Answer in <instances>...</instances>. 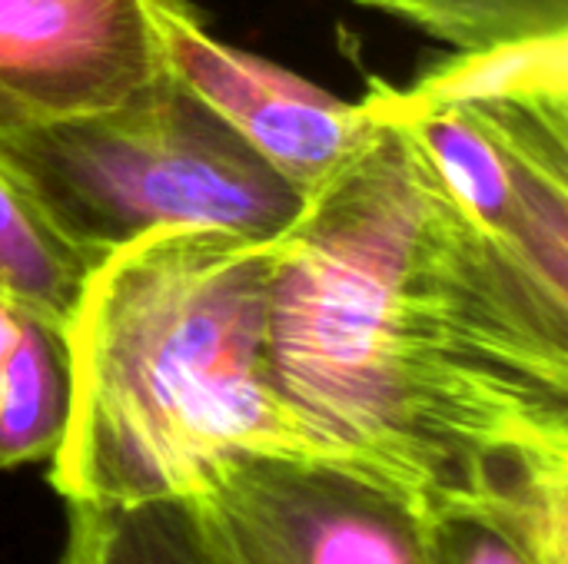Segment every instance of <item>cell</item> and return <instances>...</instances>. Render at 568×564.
I'll return each instance as SVG.
<instances>
[{"label": "cell", "instance_id": "obj_1", "mask_svg": "<svg viewBox=\"0 0 568 564\" xmlns=\"http://www.w3.org/2000/svg\"><path fill=\"white\" fill-rule=\"evenodd\" d=\"M266 366L313 452L496 509L568 562V316L403 123L373 116L276 239Z\"/></svg>", "mask_w": 568, "mask_h": 564}, {"label": "cell", "instance_id": "obj_2", "mask_svg": "<svg viewBox=\"0 0 568 564\" xmlns=\"http://www.w3.org/2000/svg\"><path fill=\"white\" fill-rule=\"evenodd\" d=\"M276 239L146 233L90 269L73 316L70 422L50 459L63 505L186 499L233 452L306 449L266 366Z\"/></svg>", "mask_w": 568, "mask_h": 564}, {"label": "cell", "instance_id": "obj_3", "mask_svg": "<svg viewBox=\"0 0 568 564\" xmlns=\"http://www.w3.org/2000/svg\"><path fill=\"white\" fill-rule=\"evenodd\" d=\"M0 173L93 259L173 226L280 239L306 206L170 70L106 110L0 133Z\"/></svg>", "mask_w": 568, "mask_h": 564}, {"label": "cell", "instance_id": "obj_4", "mask_svg": "<svg viewBox=\"0 0 568 564\" xmlns=\"http://www.w3.org/2000/svg\"><path fill=\"white\" fill-rule=\"evenodd\" d=\"M190 499L230 564H426V502L323 452H233Z\"/></svg>", "mask_w": 568, "mask_h": 564}, {"label": "cell", "instance_id": "obj_5", "mask_svg": "<svg viewBox=\"0 0 568 564\" xmlns=\"http://www.w3.org/2000/svg\"><path fill=\"white\" fill-rule=\"evenodd\" d=\"M359 103L419 140L539 299L568 316V103L396 106L376 83Z\"/></svg>", "mask_w": 568, "mask_h": 564}, {"label": "cell", "instance_id": "obj_6", "mask_svg": "<svg viewBox=\"0 0 568 564\" xmlns=\"http://www.w3.org/2000/svg\"><path fill=\"white\" fill-rule=\"evenodd\" d=\"M166 0H0V133L106 110L166 70Z\"/></svg>", "mask_w": 568, "mask_h": 564}, {"label": "cell", "instance_id": "obj_7", "mask_svg": "<svg viewBox=\"0 0 568 564\" xmlns=\"http://www.w3.org/2000/svg\"><path fill=\"white\" fill-rule=\"evenodd\" d=\"M160 40L166 70L303 196L326 183L373 126L363 103L216 40L190 0L160 7Z\"/></svg>", "mask_w": 568, "mask_h": 564}, {"label": "cell", "instance_id": "obj_8", "mask_svg": "<svg viewBox=\"0 0 568 564\" xmlns=\"http://www.w3.org/2000/svg\"><path fill=\"white\" fill-rule=\"evenodd\" d=\"M396 106L449 103H568V33L499 40L463 47L429 63L413 83L393 86L373 80Z\"/></svg>", "mask_w": 568, "mask_h": 564}, {"label": "cell", "instance_id": "obj_9", "mask_svg": "<svg viewBox=\"0 0 568 564\" xmlns=\"http://www.w3.org/2000/svg\"><path fill=\"white\" fill-rule=\"evenodd\" d=\"M57 564L230 562L186 495L130 505H67V539Z\"/></svg>", "mask_w": 568, "mask_h": 564}, {"label": "cell", "instance_id": "obj_10", "mask_svg": "<svg viewBox=\"0 0 568 564\" xmlns=\"http://www.w3.org/2000/svg\"><path fill=\"white\" fill-rule=\"evenodd\" d=\"M70 396L67 329L27 312L0 389V472L53 459L70 422Z\"/></svg>", "mask_w": 568, "mask_h": 564}, {"label": "cell", "instance_id": "obj_11", "mask_svg": "<svg viewBox=\"0 0 568 564\" xmlns=\"http://www.w3.org/2000/svg\"><path fill=\"white\" fill-rule=\"evenodd\" d=\"M97 259L73 246L37 203L0 173V296L67 326Z\"/></svg>", "mask_w": 568, "mask_h": 564}, {"label": "cell", "instance_id": "obj_12", "mask_svg": "<svg viewBox=\"0 0 568 564\" xmlns=\"http://www.w3.org/2000/svg\"><path fill=\"white\" fill-rule=\"evenodd\" d=\"M456 50L568 33V0H353Z\"/></svg>", "mask_w": 568, "mask_h": 564}, {"label": "cell", "instance_id": "obj_13", "mask_svg": "<svg viewBox=\"0 0 568 564\" xmlns=\"http://www.w3.org/2000/svg\"><path fill=\"white\" fill-rule=\"evenodd\" d=\"M426 564H568L523 525L469 502L426 505Z\"/></svg>", "mask_w": 568, "mask_h": 564}, {"label": "cell", "instance_id": "obj_14", "mask_svg": "<svg viewBox=\"0 0 568 564\" xmlns=\"http://www.w3.org/2000/svg\"><path fill=\"white\" fill-rule=\"evenodd\" d=\"M23 316H27V309H20L17 302H10V299L0 296V389H3L7 366H10L13 349H17V339H20Z\"/></svg>", "mask_w": 568, "mask_h": 564}]
</instances>
